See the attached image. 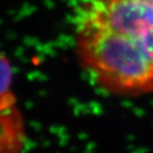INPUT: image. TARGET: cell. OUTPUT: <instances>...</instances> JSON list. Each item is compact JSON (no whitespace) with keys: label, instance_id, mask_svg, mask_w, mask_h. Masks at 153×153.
<instances>
[{"label":"cell","instance_id":"cell-1","mask_svg":"<svg viewBox=\"0 0 153 153\" xmlns=\"http://www.w3.org/2000/svg\"><path fill=\"white\" fill-rule=\"evenodd\" d=\"M75 25L79 61L102 87L153 91V0H85Z\"/></svg>","mask_w":153,"mask_h":153}]
</instances>
